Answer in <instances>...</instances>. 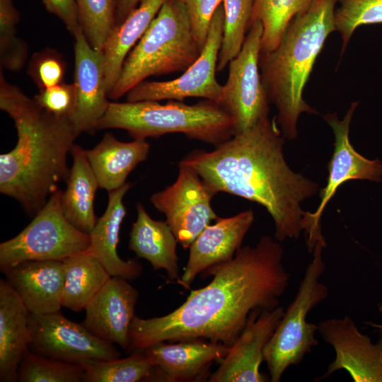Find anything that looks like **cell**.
<instances>
[{
    "mask_svg": "<svg viewBox=\"0 0 382 382\" xmlns=\"http://www.w3.org/2000/svg\"><path fill=\"white\" fill-rule=\"evenodd\" d=\"M281 244L265 235L255 246L241 247L233 257L207 270L213 279L192 290L171 313L148 319L134 316L129 349L144 351L161 342L209 340L231 347L254 310L279 305L290 275Z\"/></svg>",
    "mask_w": 382,
    "mask_h": 382,
    "instance_id": "6da1fadb",
    "label": "cell"
},
{
    "mask_svg": "<svg viewBox=\"0 0 382 382\" xmlns=\"http://www.w3.org/2000/svg\"><path fill=\"white\" fill-rule=\"evenodd\" d=\"M268 117L234 134L212 151L195 150L179 163L192 168L214 192H226L264 207L274 223V238H297L306 212L301 202L318 185L286 163L284 136Z\"/></svg>",
    "mask_w": 382,
    "mask_h": 382,
    "instance_id": "7a4b0ae2",
    "label": "cell"
},
{
    "mask_svg": "<svg viewBox=\"0 0 382 382\" xmlns=\"http://www.w3.org/2000/svg\"><path fill=\"white\" fill-rule=\"evenodd\" d=\"M0 108L13 120L16 146L0 156V192L35 216L68 178L67 154L78 137L68 116L51 113L7 82L1 69Z\"/></svg>",
    "mask_w": 382,
    "mask_h": 382,
    "instance_id": "3957f363",
    "label": "cell"
},
{
    "mask_svg": "<svg viewBox=\"0 0 382 382\" xmlns=\"http://www.w3.org/2000/svg\"><path fill=\"white\" fill-rule=\"evenodd\" d=\"M337 0H312L290 22L277 48L260 55V69L270 102L278 114L277 122L284 137L294 139L297 122L303 113L317 112L303 93L324 43L336 30Z\"/></svg>",
    "mask_w": 382,
    "mask_h": 382,
    "instance_id": "277c9868",
    "label": "cell"
},
{
    "mask_svg": "<svg viewBox=\"0 0 382 382\" xmlns=\"http://www.w3.org/2000/svg\"><path fill=\"white\" fill-rule=\"evenodd\" d=\"M121 129L137 140L181 133L216 146L234 135L231 115L218 103L204 100L194 105L170 100L110 102L96 129Z\"/></svg>",
    "mask_w": 382,
    "mask_h": 382,
    "instance_id": "5b68a950",
    "label": "cell"
},
{
    "mask_svg": "<svg viewBox=\"0 0 382 382\" xmlns=\"http://www.w3.org/2000/svg\"><path fill=\"white\" fill-rule=\"evenodd\" d=\"M201 51L185 6L167 0L127 56L108 98L124 96L151 76L183 72Z\"/></svg>",
    "mask_w": 382,
    "mask_h": 382,
    "instance_id": "8992f818",
    "label": "cell"
},
{
    "mask_svg": "<svg viewBox=\"0 0 382 382\" xmlns=\"http://www.w3.org/2000/svg\"><path fill=\"white\" fill-rule=\"evenodd\" d=\"M325 247V239L316 243L298 291L265 348L264 361L272 382H279L287 368L299 364L318 344L314 336L318 325L307 322L306 317L328 296L327 286L319 282L325 267L323 260Z\"/></svg>",
    "mask_w": 382,
    "mask_h": 382,
    "instance_id": "52a82bcc",
    "label": "cell"
},
{
    "mask_svg": "<svg viewBox=\"0 0 382 382\" xmlns=\"http://www.w3.org/2000/svg\"><path fill=\"white\" fill-rule=\"evenodd\" d=\"M62 195L61 190H55L23 230L0 243L1 272L25 261L62 260L87 250L90 235L66 219Z\"/></svg>",
    "mask_w": 382,
    "mask_h": 382,
    "instance_id": "ba28073f",
    "label": "cell"
},
{
    "mask_svg": "<svg viewBox=\"0 0 382 382\" xmlns=\"http://www.w3.org/2000/svg\"><path fill=\"white\" fill-rule=\"evenodd\" d=\"M262 25L248 28L239 53L229 62L219 105L233 121L234 134L241 133L269 116V98L260 69Z\"/></svg>",
    "mask_w": 382,
    "mask_h": 382,
    "instance_id": "9c48e42d",
    "label": "cell"
},
{
    "mask_svg": "<svg viewBox=\"0 0 382 382\" xmlns=\"http://www.w3.org/2000/svg\"><path fill=\"white\" fill-rule=\"evenodd\" d=\"M222 4L216 10L205 44L196 60L178 78L166 81H142L127 94V102L178 100L202 98L219 105L223 85L216 79L224 29Z\"/></svg>",
    "mask_w": 382,
    "mask_h": 382,
    "instance_id": "30bf717a",
    "label": "cell"
},
{
    "mask_svg": "<svg viewBox=\"0 0 382 382\" xmlns=\"http://www.w3.org/2000/svg\"><path fill=\"white\" fill-rule=\"evenodd\" d=\"M358 102L351 104L346 115L339 120L336 113H329L323 118L331 127L334 137V151L328 165L327 184L320 191V202L316 212H306L303 230L307 234V245L313 252L316 243L325 239L321 233L320 218L330 199L344 183L352 180H367L380 182L382 179V162L368 159L359 154L350 143L349 126Z\"/></svg>",
    "mask_w": 382,
    "mask_h": 382,
    "instance_id": "8fae6325",
    "label": "cell"
},
{
    "mask_svg": "<svg viewBox=\"0 0 382 382\" xmlns=\"http://www.w3.org/2000/svg\"><path fill=\"white\" fill-rule=\"evenodd\" d=\"M215 194L192 168L179 163L175 181L153 194L150 201L165 215L178 243L187 249L211 221L219 217L211 205Z\"/></svg>",
    "mask_w": 382,
    "mask_h": 382,
    "instance_id": "7c38bea8",
    "label": "cell"
},
{
    "mask_svg": "<svg viewBox=\"0 0 382 382\" xmlns=\"http://www.w3.org/2000/svg\"><path fill=\"white\" fill-rule=\"evenodd\" d=\"M28 326L29 350L41 356L72 363L120 358L115 344L96 337L83 323L69 320L60 311L30 313Z\"/></svg>",
    "mask_w": 382,
    "mask_h": 382,
    "instance_id": "4fadbf2b",
    "label": "cell"
},
{
    "mask_svg": "<svg viewBox=\"0 0 382 382\" xmlns=\"http://www.w3.org/2000/svg\"><path fill=\"white\" fill-rule=\"evenodd\" d=\"M74 103L69 115L75 132L93 133L107 111L110 101L103 51L91 47L81 27L74 35Z\"/></svg>",
    "mask_w": 382,
    "mask_h": 382,
    "instance_id": "5bb4252c",
    "label": "cell"
},
{
    "mask_svg": "<svg viewBox=\"0 0 382 382\" xmlns=\"http://www.w3.org/2000/svg\"><path fill=\"white\" fill-rule=\"evenodd\" d=\"M318 330L335 352V359L320 379L345 369L354 382H382V333L373 344L347 316L323 320L318 323Z\"/></svg>",
    "mask_w": 382,
    "mask_h": 382,
    "instance_id": "9a60e30c",
    "label": "cell"
},
{
    "mask_svg": "<svg viewBox=\"0 0 382 382\" xmlns=\"http://www.w3.org/2000/svg\"><path fill=\"white\" fill-rule=\"evenodd\" d=\"M284 313V308L279 306L271 310L251 311L244 328L209 381H266L260 372V366L264 361L265 348Z\"/></svg>",
    "mask_w": 382,
    "mask_h": 382,
    "instance_id": "2e32d148",
    "label": "cell"
},
{
    "mask_svg": "<svg viewBox=\"0 0 382 382\" xmlns=\"http://www.w3.org/2000/svg\"><path fill=\"white\" fill-rule=\"evenodd\" d=\"M138 295L128 279L111 277L86 306L82 323L96 337L128 349Z\"/></svg>",
    "mask_w": 382,
    "mask_h": 382,
    "instance_id": "e0dca14e",
    "label": "cell"
},
{
    "mask_svg": "<svg viewBox=\"0 0 382 382\" xmlns=\"http://www.w3.org/2000/svg\"><path fill=\"white\" fill-rule=\"evenodd\" d=\"M254 220V212L248 209L231 217H218L214 224L206 226L189 248L179 284L189 288L199 273L231 260Z\"/></svg>",
    "mask_w": 382,
    "mask_h": 382,
    "instance_id": "ac0fdd59",
    "label": "cell"
},
{
    "mask_svg": "<svg viewBox=\"0 0 382 382\" xmlns=\"http://www.w3.org/2000/svg\"><path fill=\"white\" fill-rule=\"evenodd\" d=\"M2 272L30 313L60 311L64 283L63 260H28Z\"/></svg>",
    "mask_w": 382,
    "mask_h": 382,
    "instance_id": "d6986e66",
    "label": "cell"
},
{
    "mask_svg": "<svg viewBox=\"0 0 382 382\" xmlns=\"http://www.w3.org/2000/svg\"><path fill=\"white\" fill-rule=\"evenodd\" d=\"M230 347L201 340L158 342L144 350L154 368L148 378L166 381H190L202 375L214 361L223 359Z\"/></svg>",
    "mask_w": 382,
    "mask_h": 382,
    "instance_id": "ffe728a7",
    "label": "cell"
},
{
    "mask_svg": "<svg viewBox=\"0 0 382 382\" xmlns=\"http://www.w3.org/2000/svg\"><path fill=\"white\" fill-rule=\"evenodd\" d=\"M131 187V183H126L108 192L106 210L89 233L91 242L86 250L102 264L111 277L128 280L139 277L142 270L137 260H124L117 251L121 225L126 215L123 198Z\"/></svg>",
    "mask_w": 382,
    "mask_h": 382,
    "instance_id": "44dd1931",
    "label": "cell"
},
{
    "mask_svg": "<svg viewBox=\"0 0 382 382\" xmlns=\"http://www.w3.org/2000/svg\"><path fill=\"white\" fill-rule=\"evenodd\" d=\"M30 312L13 288L0 280V381L16 382L29 350Z\"/></svg>",
    "mask_w": 382,
    "mask_h": 382,
    "instance_id": "7402d4cb",
    "label": "cell"
},
{
    "mask_svg": "<svg viewBox=\"0 0 382 382\" xmlns=\"http://www.w3.org/2000/svg\"><path fill=\"white\" fill-rule=\"evenodd\" d=\"M137 216L132 224L129 249L137 257L149 261L154 270L163 269L170 279L179 283L178 242L166 221L152 219L144 206L137 204Z\"/></svg>",
    "mask_w": 382,
    "mask_h": 382,
    "instance_id": "603a6c76",
    "label": "cell"
},
{
    "mask_svg": "<svg viewBox=\"0 0 382 382\" xmlns=\"http://www.w3.org/2000/svg\"><path fill=\"white\" fill-rule=\"evenodd\" d=\"M149 151L146 140L123 142L108 132L86 153L99 187L110 192L126 183L129 174L147 158Z\"/></svg>",
    "mask_w": 382,
    "mask_h": 382,
    "instance_id": "cb8c5ba5",
    "label": "cell"
},
{
    "mask_svg": "<svg viewBox=\"0 0 382 382\" xmlns=\"http://www.w3.org/2000/svg\"><path fill=\"white\" fill-rule=\"evenodd\" d=\"M71 154L73 163L62 195L64 214L78 229L90 233L98 219L94 212V199L98 182L90 165L86 150L74 144Z\"/></svg>",
    "mask_w": 382,
    "mask_h": 382,
    "instance_id": "d4e9b609",
    "label": "cell"
},
{
    "mask_svg": "<svg viewBox=\"0 0 382 382\" xmlns=\"http://www.w3.org/2000/svg\"><path fill=\"white\" fill-rule=\"evenodd\" d=\"M167 0H141L137 7L109 34L103 50L108 95L132 49L144 34Z\"/></svg>",
    "mask_w": 382,
    "mask_h": 382,
    "instance_id": "484cf974",
    "label": "cell"
},
{
    "mask_svg": "<svg viewBox=\"0 0 382 382\" xmlns=\"http://www.w3.org/2000/svg\"><path fill=\"white\" fill-rule=\"evenodd\" d=\"M62 260L64 265L62 306L79 312L85 308L111 275L86 250Z\"/></svg>",
    "mask_w": 382,
    "mask_h": 382,
    "instance_id": "4316f807",
    "label": "cell"
},
{
    "mask_svg": "<svg viewBox=\"0 0 382 382\" xmlns=\"http://www.w3.org/2000/svg\"><path fill=\"white\" fill-rule=\"evenodd\" d=\"M312 0H254L248 24L262 25L261 54L274 50L291 20L306 9Z\"/></svg>",
    "mask_w": 382,
    "mask_h": 382,
    "instance_id": "83f0119b",
    "label": "cell"
},
{
    "mask_svg": "<svg viewBox=\"0 0 382 382\" xmlns=\"http://www.w3.org/2000/svg\"><path fill=\"white\" fill-rule=\"evenodd\" d=\"M142 351L128 357L112 359H87L79 361L83 382H137L148 378L154 366Z\"/></svg>",
    "mask_w": 382,
    "mask_h": 382,
    "instance_id": "f1b7e54d",
    "label": "cell"
},
{
    "mask_svg": "<svg viewBox=\"0 0 382 382\" xmlns=\"http://www.w3.org/2000/svg\"><path fill=\"white\" fill-rule=\"evenodd\" d=\"M224 29L217 62L222 71L241 51L252 13L254 0H222Z\"/></svg>",
    "mask_w": 382,
    "mask_h": 382,
    "instance_id": "f546056e",
    "label": "cell"
},
{
    "mask_svg": "<svg viewBox=\"0 0 382 382\" xmlns=\"http://www.w3.org/2000/svg\"><path fill=\"white\" fill-rule=\"evenodd\" d=\"M80 27L91 47L103 51L116 24L117 0H76Z\"/></svg>",
    "mask_w": 382,
    "mask_h": 382,
    "instance_id": "4dcf8cb0",
    "label": "cell"
},
{
    "mask_svg": "<svg viewBox=\"0 0 382 382\" xmlns=\"http://www.w3.org/2000/svg\"><path fill=\"white\" fill-rule=\"evenodd\" d=\"M83 368L72 363L48 358L28 350L19 366L20 382H80Z\"/></svg>",
    "mask_w": 382,
    "mask_h": 382,
    "instance_id": "1f68e13d",
    "label": "cell"
},
{
    "mask_svg": "<svg viewBox=\"0 0 382 382\" xmlns=\"http://www.w3.org/2000/svg\"><path fill=\"white\" fill-rule=\"evenodd\" d=\"M20 13L12 0H0L1 67L11 71L21 70L28 57L26 43L17 35Z\"/></svg>",
    "mask_w": 382,
    "mask_h": 382,
    "instance_id": "d6a6232c",
    "label": "cell"
},
{
    "mask_svg": "<svg viewBox=\"0 0 382 382\" xmlns=\"http://www.w3.org/2000/svg\"><path fill=\"white\" fill-rule=\"evenodd\" d=\"M337 3L335 23L342 37V53L358 27L382 23V0H337Z\"/></svg>",
    "mask_w": 382,
    "mask_h": 382,
    "instance_id": "836d02e7",
    "label": "cell"
},
{
    "mask_svg": "<svg viewBox=\"0 0 382 382\" xmlns=\"http://www.w3.org/2000/svg\"><path fill=\"white\" fill-rule=\"evenodd\" d=\"M28 71L41 90L64 82V62L57 53L47 50L33 56Z\"/></svg>",
    "mask_w": 382,
    "mask_h": 382,
    "instance_id": "e575fe53",
    "label": "cell"
},
{
    "mask_svg": "<svg viewBox=\"0 0 382 382\" xmlns=\"http://www.w3.org/2000/svg\"><path fill=\"white\" fill-rule=\"evenodd\" d=\"M185 7L195 38L202 50L212 18L222 0H178Z\"/></svg>",
    "mask_w": 382,
    "mask_h": 382,
    "instance_id": "d590c367",
    "label": "cell"
},
{
    "mask_svg": "<svg viewBox=\"0 0 382 382\" xmlns=\"http://www.w3.org/2000/svg\"><path fill=\"white\" fill-rule=\"evenodd\" d=\"M33 99L47 111L69 117L74 103V84L63 82L41 89Z\"/></svg>",
    "mask_w": 382,
    "mask_h": 382,
    "instance_id": "8d00e7d4",
    "label": "cell"
},
{
    "mask_svg": "<svg viewBox=\"0 0 382 382\" xmlns=\"http://www.w3.org/2000/svg\"><path fill=\"white\" fill-rule=\"evenodd\" d=\"M46 9L58 17L74 35L80 28L76 0H42Z\"/></svg>",
    "mask_w": 382,
    "mask_h": 382,
    "instance_id": "74e56055",
    "label": "cell"
},
{
    "mask_svg": "<svg viewBox=\"0 0 382 382\" xmlns=\"http://www.w3.org/2000/svg\"><path fill=\"white\" fill-rule=\"evenodd\" d=\"M141 0H117L116 24L122 23L135 9Z\"/></svg>",
    "mask_w": 382,
    "mask_h": 382,
    "instance_id": "f35d334b",
    "label": "cell"
},
{
    "mask_svg": "<svg viewBox=\"0 0 382 382\" xmlns=\"http://www.w3.org/2000/svg\"><path fill=\"white\" fill-rule=\"evenodd\" d=\"M378 308H379V311L382 313V303L379 306ZM366 323L371 325V326L376 327L379 328L380 331H382V325H378V324H375L371 322H366Z\"/></svg>",
    "mask_w": 382,
    "mask_h": 382,
    "instance_id": "ab89813d",
    "label": "cell"
}]
</instances>
